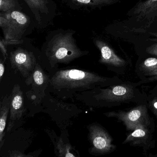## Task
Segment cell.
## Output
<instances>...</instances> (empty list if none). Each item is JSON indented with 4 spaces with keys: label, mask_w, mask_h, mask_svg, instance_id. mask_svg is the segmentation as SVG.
Listing matches in <instances>:
<instances>
[{
    "label": "cell",
    "mask_w": 157,
    "mask_h": 157,
    "mask_svg": "<svg viewBox=\"0 0 157 157\" xmlns=\"http://www.w3.org/2000/svg\"><path fill=\"white\" fill-rule=\"evenodd\" d=\"M106 80L91 71L70 68L56 71L50 78L49 84L55 93L65 98L93 90Z\"/></svg>",
    "instance_id": "obj_1"
},
{
    "label": "cell",
    "mask_w": 157,
    "mask_h": 157,
    "mask_svg": "<svg viewBox=\"0 0 157 157\" xmlns=\"http://www.w3.org/2000/svg\"><path fill=\"white\" fill-rule=\"evenodd\" d=\"M77 45L71 33L56 36L48 44L46 55L51 67L56 64H69L71 61L86 55Z\"/></svg>",
    "instance_id": "obj_2"
},
{
    "label": "cell",
    "mask_w": 157,
    "mask_h": 157,
    "mask_svg": "<svg viewBox=\"0 0 157 157\" xmlns=\"http://www.w3.org/2000/svg\"><path fill=\"white\" fill-rule=\"evenodd\" d=\"M132 25L130 31L146 33L148 29L157 26V0L140 1L128 13Z\"/></svg>",
    "instance_id": "obj_3"
},
{
    "label": "cell",
    "mask_w": 157,
    "mask_h": 157,
    "mask_svg": "<svg viewBox=\"0 0 157 157\" xmlns=\"http://www.w3.org/2000/svg\"><path fill=\"white\" fill-rule=\"evenodd\" d=\"M30 23L29 17L18 11L13 10L0 14V26L5 39L20 40Z\"/></svg>",
    "instance_id": "obj_4"
},
{
    "label": "cell",
    "mask_w": 157,
    "mask_h": 157,
    "mask_svg": "<svg viewBox=\"0 0 157 157\" xmlns=\"http://www.w3.org/2000/svg\"><path fill=\"white\" fill-rule=\"evenodd\" d=\"M88 138L91 144L89 151L93 155H100L111 152L115 147L112 138L103 128L93 124L88 127Z\"/></svg>",
    "instance_id": "obj_5"
},
{
    "label": "cell",
    "mask_w": 157,
    "mask_h": 157,
    "mask_svg": "<svg viewBox=\"0 0 157 157\" xmlns=\"http://www.w3.org/2000/svg\"><path fill=\"white\" fill-rule=\"evenodd\" d=\"M10 59L12 68L26 78L30 76L37 64L33 53L21 48L10 52Z\"/></svg>",
    "instance_id": "obj_6"
},
{
    "label": "cell",
    "mask_w": 157,
    "mask_h": 157,
    "mask_svg": "<svg viewBox=\"0 0 157 157\" xmlns=\"http://www.w3.org/2000/svg\"><path fill=\"white\" fill-rule=\"evenodd\" d=\"M98 93L92 94V98L79 99L82 102L89 100L96 101L118 102L125 101L133 96V90L127 86L117 85L100 90Z\"/></svg>",
    "instance_id": "obj_7"
},
{
    "label": "cell",
    "mask_w": 157,
    "mask_h": 157,
    "mask_svg": "<svg viewBox=\"0 0 157 157\" xmlns=\"http://www.w3.org/2000/svg\"><path fill=\"white\" fill-rule=\"evenodd\" d=\"M11 95L10 119L7 128L8 132H11L16 122L21 118L25 111L23 92L19 84L14 85Z\"/></svg>",
    "instance_id": "obj_8"
},
{
    "label": "cell",
    "mask_w": 157,
    "mask_h": 157,
    "mask_svg": "<svg viewBox=\"0 0 157 157\" xmlns=\"http://www.w3.org/2000/svg\"><path fill=\"white\" fill-rule=\"evenodd\" d=\"M146 114V108L139 106L126 113L117 114V116L123 121L127 129L134 130L138 126L143 124Z\"/></svg>",
    "instance_id": "obj_9"
},
{
    "label": "cell",
    "mask_w": 157,
    "mask_h": 157,
    "mask_svg": "<svg viewBox=\"0 0 157 157\" xmlns=\"http://www.w3.org/2000/svg\"><path fill=\"white\" fill-rule=\"evenodd\" d=\"M94 43L101 52L100 63L117 67L124 66L125 60L118 56L106 43L100 40H95Z\"/></svg>",
    "instance_id": "obj_10"
},
{
    "label": "cell",
    "mask_w": 157,
    "mask_h": 157,
    "mask_svg": "<svg viewBox=\"0 0 157 157\" xmlns=\"http://www.w3.org/2000/svg\"><path fill=\"white\" fill-rule=\"evenodd\" d=\"M50 78L37 63L30 76L25 81L27 85H32V90L39 92L44 91L49 83Z\"/></svg>",
    "instance_id": "obj_11"
},
{
    "label": "cell",
    "mask_w": 157,
    "mask_h": 157,
    "mask_svg": "<svg viewBox=\"0 0 157 157\" xmlns=\"http://www.w3.org/2000/svg\"><path fill=\"white\" fill-rule=\"evenodd\" d=\"M55 147V152L57 156L59 157H77L78 152L70 142H66L63 138L58 137L53 131L48 130Z\"/></svg>",
    "instance_id": "obj_12"
},
{
    "label": "cell",
    "mask_w": 157,
    "mask_h": 157,
    "mask_svg": "<svg viewBox=\"0 0 157 157\" xmlns=\"http://www.w3.org/2000/svg\"><path fill=\"white\" fill-rule=\"evenodd\" d=\"M11 94L2 96L0 102V148H1L4 143L5 128L7 125V119L10 113Z\"/></svg>",
    "instance_id": "obj_13"
},
{
    "label": "cell",
    "mask_w": 157,
    "mask_h": 157,
    "mask_svg": "<svg viewBox=\"0 0 157 157\" xmlns=\"http://www.w3.org/2000/svg\"><path fill=\"white\" fill-rule=\"evenodd\" d=\"M33 13L35 15L36 21L40 23V21L38 18L39 13H48V12L47 5V0H24Z\"/></svg>",
    "instance_id": "obj_14"
},
{
    "label": "cell",
    "mask_w": 157,
    "mask_h": 157,
    "mask_svg": "<svg viewBox=\"0 0 157 157\" xmlns=\"http://www.w3.org/2000/svg\"><path fill=\"white\" fill-rule=\"evenodd\" d=\"M71 1L78 5L91 7H97L111 5L116 2L117 0H71Z\"/></svg>",
    "instance_id": "obj_15"
},
{
    "label": "cell",
    "mask_w": 157,
    "mask_h": 157,
    "mask_svg": "<svg viewBox=\"0 0 157 157\" xmlns=\"http://www.w3.org/2000/svg\"><path fill=\"white\" fill-rule=\"evenodd\" d=\"M134 131L130 134L126 139L124 143H127L134 140L135 139L144 137L147 135V130L144 125L141 124L138 126Z\"/></svg>",
    "instance_id": "obj_16"
},
{
    "label": "cell",
    "mask_w": 157,
    "mask_h": 157,
    "mask_svg": "<svg viewBox=\"0 0 157 157\" xmlns=\"http://www.w3.org/2000/svg\"><path fill=\"white\" fill-rule=\"evenodd\" d=\"M142 68L147 73L157 70V59L155 58L147 59L142 64Z\"/></svg>",
    "instance_id": "obj_17"
},
{
    "label": "cell",
    "mask_w": 157,
    "mask_h": 157,
    "mask_svg": "<svg viewBox=\"0 0 157 157\" xmlns=\"http://www.w3.org/2000/svg\"><path fill=\"white\" fill-rule=\"evenodd\" d=\"M17 0H0V11L7 12L13 10L16 6Z\"/></svg>",
    "instance_id": "obj_18"
},
{
    "label": "cell",
    "mask_w": 157,
    "mask_h": 157,
    "mask_svg": "<svg viewBox=\"0 0 157 157\" xmlns=\"http://www.w3.org/2000/svg\"><path fill=\"white\" fill-rule=\"evenodd\" d=\"M1 41L3 42V44L7 46L10 45H18L22 44L23 41L22 40H16V39H7L5 38H1Z\"/></svg>",
    "instance_id": "obj_19"
},
{
    "label": "cell",
    "mask_w": 157,
    "mask_h": 157,
    "mask_svg": "<svg viewBox=\"0 0 157 157\" xmlns=\"http://www.w3.org/2000/svg\"><path fill=\"white\" fill-rule=\"evenodd\" d=\"M146 52L151 55L157 56V44L151 45L150 46L147 48Z\"/></svg>",
    "instance_id": "obj_20"
},
{
    "label": "cell",
    "mask_w": 157,
    "mask_h": 157,
    "mask_svg": "<svg viewBox=\"0 0 157 157\" xmlns=\"http://www.w3.org/2000/svg\"><path fill=\"white\" fill-rule=\"evenodd\" d=\"M0 49H1V51L2 55H3V56L4 57V60H5L8 56L6 46L1 40H0Z\"/></svg>",
    "instance_id": "obj_21"
},
{
    "label": "cell",
    "mask_w": 157,
    "mask_h": 157,
    "mask_svg": "<svg viewBox=\"0 0 157 157\" xmlns=\"http://www.w3.org/2000/svg\"><path fill=\"white\" fill-rule=\"evenodd\" d=\"M5 61V60H4ZM4 61H2V59L0 60V82H1L2 77L5 72V66H4Z\"/></svg>",
    "instance_id": "obj_22"
},
{
    "label": "cell",
    "mask_w": 157,
    "mask_h": 157,
    "mask_svg": "<svg viewBox=\"0 0 157 157\" xmlns=\"http://www.w3.org/2000/svg\"><path fill=\"white\" fill-rule=\"evenodd\" d=\"M147 74L149 75V76H151L153 78L157 80V70L154 71L147 73Z\"/></svg>",
    "instance_id": "obj_23"
},
{
    "label": "cell",
    "mask_w": 157,
    "mask_h": 157,
    "mask_svg": "<svg viewBox=\"0 0 157 157\" xmlns=\"http://www.w3.org/2000/svg\"><path fill=\"white\" fill-rule=\"evenodd\" d=\"M153 106L154 107V111H155L157 116V101L153 103Z\"/></svg>",
    "instance_id": "obj_24"
},
{
    "label": "cell",
    "mask_w": 157,
    "mask_h": 157,
    "mask_svg": "<svg viewBox=\"0 0 157 157\" xmlns=\"http://www.w3.org/2000/svg\"><path fill=\"white\" fill-rule=\"evenodd\" d=\"M150 33L152 35H154L155 37H156L157 38V33Z\"/></svg>",
    "instance_id": "obj_25"
}]
</instances>
